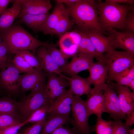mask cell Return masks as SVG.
I'll list each match as a JSON object with an SVG mask.
<instances>
[{"instance_id": "44", "label": "cell", "mask_w": 134, "mask_h": 134, "mask_svg": "<svg viewBox=\"0 0 134 134\" xmlns=\"http://www.w3.org/2000/svg\"><path fill=\"white\" fill-rule=\"evenodd\" d=\"M125 124L130 127L134 124V111L132 112L129 116H127L125 120Z\"/></svg>"}, {"instance_id": "34", "label": "cell", "mask_w": 134, "mask_h": 134, "mask_svg": "<svg viewBox=\"0 0 134 134\" xmlns=\"http://www.w3.org/2000/svg\"><path fill=\"white\" fill-rule=\"evenodd\" d=\"M13 54H18L21 56L33 68L42 69L37 58L31 51H24L15 52L13 53Z\"/></svg>"}, {"instance_id": "18", "label": "cell", "mask_w": 134, "mask_h": 134, "mask_svg": "<svg viewBox=\"0 0 134 134\" xmlns=\"http://www.w3.org/2000/svg\"><path fill=\"white\" fill-rule=\"evenodd\" d=\"M47 74L43 70L35 68L33 72L20 75V89L23 92L31 90L40 83L46 80Z\"/></svg>"}, {"instance_id": "45", "label": "cell", "mask_w": 134, "mask_h": 134, "mask_svg": "<svg viewBox=\"0 0 134 134\" xmlns=\"http://www.w3.org/2000/svg\"><path fill=\"white\" fill-rule=\"evenodd\" d=\"M127 87L130 88L133 91H134V79L130 82Z\"/></svg>"}, {"instance_id": "3", "label": "cell", "mask_w": 134, "mask_h": 134, "mask_svg": "<svg viewBox=\"0 0 134 134\" xmlns=\"http://www.w3.org/2000/svg\"><path fill=\"white\" fill-rule=\"evenodd\" d=\"M98 20L104 33L107 30L124 28L129 11L134 8V5L119 4L106 2L96 3Z\"/></svg>"}, {"instance_id": "13", "label": "cell", "mask_w": 134, "mask_h": 134, "mask_svg": "<svg viewBox=\"0 0 134 134\" xmlns=\"http://www.w3.org/2000/svg\"><path fill=\"white\" fill-rule=\"evenodd\" d=\"M73 100V95L69 89L67 90L51 103L48 114L69 115L71 110Z\"/></svg>"}, {"instance_id": "37", "label": "cell", "mask_w": 134, "mask_h": 134, "mask_svg": "<svg viewBox=\"0 0 134 134\" xmlns=\"http://www.w3.org/2000/svg\"><path fill=\"white\" fill-rule=\"evenodd\" d=\"M130 127L120 120L113 121V128L112 134H129Z\"/></svg>"}, {"instance_id": "10", "label": "cell", "mask_w": 134, "mask_h": 134, "mask_svg": "<svg viewBox=\"0 0 134 134\" xmlns=\"http://www.w3.org/2000/svg\"><path fill=\"white\" fill-rule=\"evenodd\" d=\"M62 74H47V82L44 90L45 96L51 103L63 94L69 86L68 80Z\"/></svg>"}, {"instance_id": "29", "label": "cell", "mask_w": 134, "mask_h": 134, "mask_svg": "<svg viewBox=\"0 0 134 134\" xmlns=\"http://www.w3.org/2000/svg\"><path fill=\"white\" fill-rule=\"evenodd\" d=\"M8 114L18 117L17 103L8 97L0 99V114Z\"/></svg>"}, {"instance_id": "30", "label": "cell", "mask_w": 134, "mask_h": 134, "mask_svg": "<svg viewBox=\"0 0 134 134\" xmlns=\"http://www.w3.org/2000/svg\"><path fill=\"white\" fill-rule=\"evenodd\" d=\"M95 129L97 134H112L113 121L103 119L101 116L97 117Z\"/></svg>"}, {"instance_id": "25", "label": "cell", "mask_w": 134, "mask_h": 134, "mask_svg": "<svg viewBox=\"0 0 134 134\" xmlns=\"http://www.w3.org/2000/svg\"><path fill=\"white\" fill-rule=\"evenodd\" d=\"M59 44L61 51L69 58L78 52V46L68 32L60 36Z\"/></svg>"}, {"instance_id": "5", "label": "cell", "mask_w": 134, "mask_h": 134, "mask_svg": "<svg viewBox=\"0 0 134 134\" xmlns=\"http://www.w3.org/2000/svg\"><path fill=\"white\" fill-rule=\"evenodd\" d=\"M46 84V80L37 85L29 94L17 103L18 113L24 121L35 110L46 104L50 103L44 93Z\"/></svg>"}, {"instance_id": "28", "label": "cell", "mask_w": 134, "mask_h": 134, "mask_svg": "<svg viewBox=\"0 0 134 134\" xmlns=\"http://www.w3.org/2000/svg\"><path fill=\"white\" fill-rule=\"evenodd\" d=\"M52 58L61 70L68 63L69 58L61 51L57 48L56 45L50 44L46 47Z\"/></svg>"}, {"instance_id": "8", "label": "cell", "mask_w": 134, "mask_h": 134, "mask_svg": "<svg viewBox=\"0 0 134 134\" xmlns=\"http://www.w3.org/2000/svg\"><path fill=\"white\" fill-rule=\"evenodd\" d=\"M97 59L98 61L94 63L88 69L89 76L86 78L90 85H94L90 95L97 92L104 90L107 86L105 82L108 77V67L99 58Z\"/></svg>"}, {"instance_id": "41", "label": "cell", "mask_w": 134, "mask_h": 134, "mask_svg": "<svg viewBox=\"0 0 134 134\" xmlns=\"http://www.w3.org/2000/svg\"><path fill=\"white\" fill-rule=\"evenodd\" d=\"M50 134H77L76 132H73L70 129L61 126L54 130Z\"/></svg>"}, {"instance_id": "6", "label": "cell", "mask_w": 134, "mask_h": 134, "mask_svg": "<svg viewBox=\"0 0 134 134\" xmlns=\"http://www.w3.org/2000/svg\"><path fill=\"white\" fill-rule=\"evenodd\" d=\"M71 110L72 117L71 120L77 134H90L92 129L89 125V117L85 103V101L79 96L73 95Z\"/></svg>"}, {"instance_id": "12", "label": "cell", "mask_w": 134, "mask_h": 134, "mask_svg": "<svg viewBox=\"0 0 134 134\" xmlns=\"http://www.w3.org/2000/svg\"><path fill=\"white\" fill-rule=\"evenodd\" d=\"M106 31V33L112 37L114 49H123L134 56V33L126 31L120 32L113 29H109Z\"/></svg>"}, {"instance_id": "14", "label": "cell", "mask_w": 134, "mask_h": 134, "mask_svg": "<svg viewBox=\"0 0 134 134\" xmlns=\"http://www.w3.org/2000/svg\"><path fill=\"white\" fill-rule=\"evenodd\" d=\"M113 86L118 98L121 109L127 116L134 111V91L131 92L129 88L117 83Z\"/></svg>"}, {"instance_id": "17", "label": "cell", "mask_w": 134, "mask_h": 134, "mask_svg": "<svg viewBox=\"0 0 134 134\" xmlns=\"http://www.w3.org/2000/svg\"><path fill=\"white\" fill-rule=\"evenodd\" d=\"M36 57L40 63L41 69L47 74L62 75L61 69L49 53L46 47L42 46L38 48Z\"/></svg>"}, {"instance_id": "7", "label": "cell", "mask_w": 134, "mask_h": 134, "mask_svg": "<svg viewBox=\"0 0 134 134\" xmlns=\"http://www.w3.org/2000/svg\"><path fill=\"white\" fill-rule=\"evenodd\" d=\"M20 73L10 56L0 70V88L10 93H17L20 89Z\"/></svg>"}, {"instance_id": "42", "label": "cell", "mask_w": 134, "mask_h": 134, "mask_svg": "<svg viewBox=\"0 0 134 134\" xmlns=\"http://www.w3.org/2000/svg\"><path fill=\"white\" fill-rule=\"evenodd\" d=\"M13 1L11 0H0V16L7 9L10 3Z\"/></svg>"}, {"instance_id": "1", "label": "cell", "mask_w": 134, "mask_h": 134, "mask_svg": "<svg viewBox=\"0 0 134 134\" xmlns=\"http://www.w3.org/2000/svg\"><path fill=\"white\" fill-rule=\"evenodd\" d=\"M7 48L9 54L15 52L29 51L35 55L37 49L46 47L49 43L42 41L34 37L19 25H14L0 33Z\"/></svg>"}, {"instance_id": "36", "label": "cell", "mask_w": 134, "mask_h": 134, "mask_svg": "<svg viewBox=\"0 0 134 134\" xmlns=\"http://www.w3.org/2000/svg\"><path fill=\"white\" fill-rule=\"evenodd\" d=\"M134 79V66L130 69L128 74L125 76H121L116 75L111 79V82L115 81L117 84L122 86H127L130 82Z\"/></svg>"}, {"instance_id": "15", "label": "cell", "mask_w": 134, "mask_h": 134, "mask_svg": "<svg viewBox=\"0 0 134 134\" xmlns=\"http://www.w3.org/2000/svg\"><path fill=\"white\" fill-rule=\"evenodd\" d=\"M21 6V13L38 14L49 13L52 5L49 0H17Z\"/></svg>"}, {"instance_id": "9", "label": "cell", "mask_w": 134, "mask_h": 134, "mask_svg": "<svg viewBox=\"0 0 134 134\" xmlns=\"http://www.w3.org/2000/svg\"><path fill=\"white\" fill-rule=\"evenodd\" d=\"M107 86L103 93L105 112L114 120H125L127 115L122 112L117 94L112 82L107 83Z\"/></svg>"}, {"instance_id": "26", "label": "cell", "mask_w": 134, "mask_h": 134, "mask_svg": "<svg viewBox=\"0 0 134 134\" xmlns=\"http://www.w3.org/2000/svg\"><path fill=\"white\" fill-rule=\"evenodd\" d=\"M68 11L62 17L56 25L51 35L61 36L71 29L74 24L70 18Z\"/></svg>"}, {"instance_id": "22", "label": "cell", "mask_w": 134, "mask_h": 134, "mask_svg": "<svg viewBox=\"0 0 134 134\" xmlns=\"http://www.w3.org/2000/svg\"><path fill=\"white\" fill-rule=\"evenodd\" d=\"M49 13L38 14L20 13L18 17L21 22L35 32H42Z\"/></svg>"}, {"instance_id": "39", "label": "cell", "mask_w": 134, "mask_h": 134, "mask_svg": "<svg viewBox=\"0 0 134 134\" xmlns=\"http://www.w3.org/2000/svg\"><path fill=\"white\" fill-rule=\"evenodd\" d=\"M7 48L3 41L0 45V70L10 56H9Z\"/></svg>"}, {"instance_id": "31", "label": "cell", "mask_w": 134, "mask_h": 134, "mask_svg": "<svg viewBox=\"0 0 134 134\" xmlns=\"http://www.w3.org/2000/svg\"><path fill=\"white\" fill-rule=\"evenodd\" d=\"M50 103L46 104L34 112L26 120L27 123H35L43 119L46 117L50 106Z\"/></svg>"}, {"instance_id": "4", "label": "cell", "mask_w": 134, "mask_h": 134, "mask_svg": "<svg viewBox=\"0 0 134 134\" xmlns=\"http://www.w3.org/2000/svg\"><path fill=\"white\" fill-rule=\"evenodd\" d=\"M97 58L101 60L108 67L107 83L111 82L114 76L134 66V56L125 51H111Z\"/></svg>"}, {"instance_id": "33", "label": "cell", "mask_w": 134, "mask_h": 134, "mask_svg": "<svg viewBox=\"0 0 134 134\" xmlns=\"http://www.w3.org/2000/svg\"><path fill=\"white\" fill-rule=\"evenodd\" d=\"M23 122L21 121L18 117L12 115L0 114V130L18 125Z\"/></svg>"}, {"instance_id": "32", "label": "cell", "mask_w": 134, "mask_h": 134, "mask_svg": "<svg viewBox=\"0 0 134 134\" xmlns=\"http://www.w3.org/2000/svg\"><path fill=\"white\" fill-rule=\"evenodd\" d=\"M13 62L20 73H29L34 71L35 68L32 67L21 56L15 54Z\"/></svg>"}, {"instance_id": "40", "label": "cell", "mask_w": 134, "mask_h": 134, "mask_svg": "<svg viewBox=\"0 0 134 134\" xmlns=\"http://www.w3.org/2000/svg\"><path fill=\"white\" fill-rule=\"evenodd\" d=\"M27 123L25 121L18 125L0 130V134H17L20 129Z\"/></svg>"}, {"instance_id": "21", "label": "cell", "mask_w": 134, "mask_h": 134, "mask_svg": "<svg viewBox=\"0 0 134 134\" xmlns=\"http://www.w3.org/2000/svg\"><path fill=\"white\" fill-rule=\"evenodd\" d=\"M13 2L12 6L0 16V33L10 28L21 13V6L17 0H13Z\"/></svg>"}, {"instance_id": "2", "label": "cell", "mask_w": 134, "mask_h": 134, "mask_svg": "<svg viewBox=\"0 0 134 134\" xmlns=\"http://www.w3.org/2000/svg\"><path fill=\"white\" fill-rule=\"evenodd\" d=\"M94 0H78L67 5L70 16L83 31H91L104 33L98 20V14Z\"/></svg>"}, {"instance_id": "35", "label": "cell", "mask_w": 134, "mask_h": 134, "mask_svg": "<svg viewBox=\"0 0 134 134\" xmlns=\"http://www.w3.org/2000/svg\"><path fill=\"white\" fill-rule=\"evenodd\" d=\"M46 120V117L39 121L34 123L17 134H39Z\"/></svg>"}, {"instance_id": "46", "label": "cell", "mask_w": 134, "mask_h": 134, "mask_svg": "<svg viewBox=\"0 0 134 134\" xmlns=\"http://www.w3.org/2000/svg\"><path fill=\"white\" fill-rule=\"evenodd\" d=\"M129 134H134V128L131 129L130 128L129 130Z\"/></svg>"}, {"instance_id": "20", "label": "cell", "mask_w": 134, "mask_h": 134, "mask_svg": "<svg viewBox=\"0 0 134 134\" xmlns=\"http://www.w3.org/2000/svg\"><path fill=\"white\" fill-rule=\"evenodd\" d=\"M56 1L54 9L49 15L42 31L45 35H51L59 21L68 11L63 3Z\"/></svg>"}, {"instance_id": "38", "label": "cell", "mask_w": 134, "mask_h": 134, "mask_svg": "<svg viewBox=\"0 0 134 134\" xmlns=\"http://www.w3.org/2000/svg\"><path fill=\"white\" fill-rule=\"evenodd\" d=\"M125 31L134 33V8L128 12L125 23Z\"/></svg>"}, {"instance_id": "16", "label": "cell", "mask_w": 134, "mask_h": 134, "mask_svg": "<svg viewBox=\"0 0 134 134\" xmlns=\"http://www.w3.org/2000/svg\"><path fill=\"white\" fill-rule=\"evenodd\" d=\"M81 31L84 32L89 38L99 56L104 53L114 50L112 38L110 35H108V36H106L99 32Z\"/></svg>"}, {"instance_id": "27", "label": "cell", "mask_w": 134, "mask_h": 134, "mask_svg": "<svg viewBox=\"0 0 134 134\" xmlns=\"http://www.w3.org/2000/svg\"><path fill=\"white\" fill-rule=\"evenodd\" d=\"M82 38L78 47V52L92 55L96 58L99 56L96 48L88 36L83 32L78 29Z\"/></svg>"}, {"instance_id": "43", "label": "cell", "mask_w": 134, "mask_h": 134, "mask_svg": "<svg viewBox=\"0 0 134 134\" xmlns=\"http://www.w3.org/2000/svg\"><path fill=\"white\" fill-rule=\"evenodd\" d=\"M105 1L111 3L124 4L133 5L134 3V0H106Z\"/></svg>"}, {"instance_id": "19", "label": "cell", "mask_w": 134, "mask_h": 134, "mask_svg": "<svg viewBox=\"0 0 134 134\" xmlns=\"http://www.w3.org/2000/svg\"><path fill=\"white\" fill-rule=\"evenodd\" d=\"M63 76L68 80L69 89L72 94L79 96L84 95L90 96L92 89L86 78L81 77L78 74L70 77L63 74Z\"/></svg>"}, {"instance_id": "23", "label": "cell", "mask_w": 134, "mask_h": 134, "mask_svg": "<svg viewBox=\"0 0 134 134\" xmlns=\"http://www.w3.org/2000/svg\"><path fill=\"white\" fill-rule=\"evenodd\" d=\"M102 91L93 93L85 101V103L89 116L93 114L97 116H101L105 112L104 99Z\"/></svg>"}, {"instance_id": "24", "label": "cell", "mask_w": 134, "mask_h": 134, "mask_svg": "<svg viewBox=\"0 0 134 134\" xmlns=\"http://www.w3.org/2000/svg\"><path fill=\"white\" fill-rule=\"evenodd\" d=\"M50 115L49 118L46 119L39 134H50L58 128L71 121L69 115Z\"/></svg>"}, {"instance_id": "11", "label": "cell", "mask_w": 134, "mask_h": 134, "mask_svg": "<svg viewBox=\"0 0 134 134\" xmlns=\"http://www.w3.org/2000/svg\"><path fill=\"white\" fill-rule=\"evenodd\" d=\"M94 56L78 52L72 57L71 60L61 70L62 73L70 76L83 71L88 70L94 63Z\"/></svg>"}, {"instance_id": "47", "label": "cell", "mask_w": 134, "mask_h": 134, "mask_svg": "<svg viewBox=\"0 0 134 134\" xmlns=\"http://www.w3.org/2000/svg\"><path fill=\"white\" fill-rule=\"evenodd\" d=\"M3 41L0 36V45L3 42Z\"/></svg>"}]
</instances>
